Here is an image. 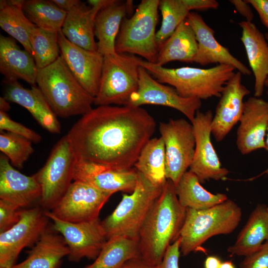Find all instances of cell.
Wrapping results in <instances>:
<instances>
[{
    "label": "cell",
    "instance_id": "obj_1",
    "mask_svg": "<svg viewBox=\"0 0 268 268\" xmlns=\"http://www.w3.org/2000/svg\"><path fill=\"white\" fill-rule=\"evenodd\" d=\"M155 128L154 118L140 107L99 106L82 116L67 136L78 160L129 170Z\"/></svg>",
    "mask_w": 268,
    "mask_h": 268
},
{
    "label": "cell",
    "instance_id": "obj_2",
    "mask_svg": "<svg viewBox=\"0 0 268 268\" xmlns=\"http://www.w3.org/2000/svg\"><path fill=\"white\" fill-rule=\"evenodd\" d=\"M186 214V208L178 201L175 185L167 179L140 229V258L159 266L168 247L179 238Z\"/></svg>",
    "mask_w": 268,
    "mask_h": 268
},
{
    "label": "cell",
    "instance_id": "obj_3",
    "mask_svg": "<svg viewBox=\"0 0 268 268\" xmlns=\"http://www.w3.org/2000/svg\"><path fill=\"white\" fill-rule=\"evenodd\" d=\"M139 64L157 81L173 87L182 97L201 100L220 98L235 69L227 65L205 69L189 67L167 68L140 58Z\"/></svg>",
    "mask_w": 268,
    "mask_h": 268
},
{
    "label": "cell",
    "instance_id": "obj_4",
    "mask_svg": "<svg viewBox=\"0 0 268 268\" xmlns=\"http://www.w3.org/2000/svg\"><path fill=\"white\" fill-rule=\"evenodd\" d=\"M36 84L57 116H83L93 109L94 97L78 82L61 56L38 69Z\"/></svg>",
    "mask_w": 268,
    "mask_h": 268
},
{
    "label": "cell",
    "instance_id": "obj_5",
    "mask_svg": "<svg viewBox=\"0 0 268 268\" xmlns=\"http://www.w3.org/2000/svg\"><path fill=\"white\" fill-rule=\"evenodd\" d=\"M241 208L232 200L201 210L186 208V218L180 233V252L183 256L202 249L208 239L232 233L242 218Z\"/></svg>",
    "mask_w": 268,
    "mask_h": 268
},
{
    "label": "cell",
    "instance_id": "obj_6",
    "mask_svg": "<svg viewBox=\"0 0 268 268\" xmlns=\"http://www.w3.org/2000/svg\"><path fill=\"white\" fill-rule=\"evenodd\" d=\"M163 187L153 185L138 172L134 191L123 195L113 212L101 221L107 240L115 237L138 239L140 229Z\"/></svg>",
    "mask_w": 268,
    "mask_h": 268
},
{
    "label": "cell",
    "instance_id": "obj_7",
    "mask_svg": "<svg viewBox=\"0 0 268 268\" xmlns=\"http://www.w3.org/2000/svg\"><path fill=\"white\" fill-rule=\"evenodd\" d=\"M159 3V0H142L134 14L124 18L116 41L117 53L137 55L149 63H156Z\"/></svg>",
    "mask_w": 268,
    "mask_h": 268
},
{
    "label": "cell",
    "instance_id": "obj_8",
    "mask_svg": "<svg viewBox=\"0 0 268 268\" xmlns=\"http://www.w3.org/2000/svg\"><path fill=\"white\" fill-rule=\"evenodd\" d=\"M139 58L129 54L104 56L99 86L94 104L127 105L138 88Z\"/></svg>",
    "mask_w": 268,
    "mask_h": 268
},
{
    "label": "cell",
    "instance_id": "obj_9",
    "mask_svg": "<svg viewBox=\"0 0 268 268\" xmlns=\"http://www.w3.org/2000/svg\"><path fill=\"white\" fill-rule=\"evenodd\" d=\"M77 159L67 135L55 145L43 167L35 175L40 185L43 209L51 210L73 181Z\"/></svg>",
    "mask_w": 268,
    "mask_h": 268
},
{
    "label": "cell",
    "instance_id": "obj_10",
    "mask_svg": "<svg viewBox=\"0 0 268 268\" xmlns=\"http://www.w3.org/2000/svg\"><path fill=\"white\" fill-rule=\"evenodd\" d=\"M165 149V175L176 186L192 163L196 146L193 125L184 119L160 122Z\"/></svg>",
    "mask_w": 268,
    "mask_h": 268
},
{
    "label": "cell",
    "instance_id": "obj_11",
    "mask_svg": "<svg viewBox=\"0 0 268 268\" xmlns=\"http://www.w3.org/2000/svg\"><path fill=\"white\" fill-rule=\"evenodd\" d=\"M49 218L40 207L21 210L18 222L0 233V268H11L21 251L32 247L49 226Z\"/></svg>",
    "mask_w": 268,
    "mask_h": 268
},
{
    "label": "cell",
    "instance_id": "obj_12",
    "mask_svg": "<svg viewBox=\"0 0 268 268\" xmlns=\"http://www.w3.org/2000/svg\"><path fill=\"white\" fill-rule=\"evenodd\" d=\"M45 213L52 227L64 238L69 250V262L78 263L84 258L95 260L108 240L99 219L82 222L62 220L50 210Z\"/></svg>",
    "mask_w": 268,
    "mask_h": 268
},
{
    "label": "cell",
    "instance_id": "obj_13",
    "mask_svg": "<svg viewBox=\"0 0 268 268\" xmlns=\"http://www.w3.org/2000/svg\"><path fill=\"white\" fill-rule=\"evenodd\" d=\"M112 195L87 183L73 181L50 211L59 218L70 222L96 220L99 219L102 208Z\"/></svg>",
    "mask_w": 268,
    "mask_h": 268
},
{
    "label": "cell",
    "instance_id": "obj_14",
    "mask_svg": "<svg viewBox=\"0 0 268 268\" xmlns=\"http://www.w3.org/2000/svg\"><path fill=\"white\" fill-rule=\"evenodd\" d=\"M201 104L200 99L182 97L173 87L159 82L140 66L137 90L132 95L127 105L140 107L154 105L170 107L182 113L192 123Z\"/></svg>",
    "mask_w": 268,
    "mask_h": 268
},
{
    "label": "cell",
    "instance_id": "obj_15",
    "mask_svg": "<svg viewBox=\"0 0 268 268\" xmlns=\"http://www.w3.org/2000/svg\"><path fill=\"white\" fill-rule=\"evenodd\" d=\"M213 116L210 110L205 112L198 111L192 123L196 146L189 171L197 176L201 184L210 179L223 180L229 172L222 166L211 140V123Z\"/></svg>",
    "mask_w": 268,
    "mask_h": 268
},
{
    "label": "cell",
    "instance_id": "obj_16",
    "mask_svg": "<svg viewBox=\"0 0 268 268\" xmlns=\"http://www.w3.org/2000/svg\"><path fill=\"white\" fill-rule=\"evenodd\" d=\"M60 56L78 82L91 96L98 92L104 56L97 51L80 47L68 40L62 31L58 33Z\"/></svg>",
    "mask_w": 268,
    "mask_h": 268
},
{
    "label": "cell",
    "instance_id": "obj_17",
    "mask_svg": "<svg viewBox=\"0 0 268 268\" xmlns=\"http://www.w3.org/2000/svg\"><path fill=\"white\" fill-rule=\"evenodd\" d=\"M242 75L238 71L235 73L221 92L211 123V134L217 142L227 136L243 114V100L250 91L242 83Z\"/></svg>",
    "mask_w": 268,
    "mask_h": 268
},
{
    "label": "cell",
    "instance_id": "obj_18",
    "mask_svg": "<svg viewBox=\"0 0 268 268\" xmlns=\"http://www.w3.org/2000/svg\"><path fill=\"white\" fill-rule=\"evenodd\" d=\"M136 169L119 170L89 161H77L73 181L83 182L112 195L121 191L132 193L136 184Z\"/></svg>",
    "mask_w": 268,
    "mask_h": 268
},
{
    "label": "cell",
    "instance_id": "obj_19",
    "mask_svg": "<svg viewBox=\"0 0 268 268\" xmlns=\"http://www.w3.org/2000/svg\"><path fill=\"white\" fill-rule=\"evenodd\" d=\"M185 20L192 28L198 42V50L194 63L202 66L211 64L227 65L238 69L242 74H251L250 69L216 40L214 31L200 15L190 12Z\"/></svg>",
    "mask_w": 268,
    "mask_h": 268
},
{
    "label": "cell",
    "instance_id": "obj_20",
    "mask_svg": "<svg viewBox=\"0 0 268 268\" xmlns=\"http://www.w3.org/2000/svg\"><path fill=\"white\" fill-rule=\"evenodd\" d=\"M237 129L236 145L243 155L265 149L268 125V101L250 97L244 102L243 114Z\"/></svg>",
    "mask_w": 268,
    "mask_h": 268
},
{
    "label": "cell",
    "instance_id": "obj_21",
    "mask_svg": "<svg viewBox=\"0 0 268 268\" xmlns=\"http://www.w3.org/2000/svg\"><path fill=\"white\" fill-rule=\"evenodd\" d=\"M113 0H88L90 7L80 1L67 12L61 31L72 43L85 50L97 51L95 19L99 11Z\"/></svg>",
    "mask_w": 268,
    "mask_h": 268
},
{
    "label": "cell",
    "instance_id": "obj_22",
    "mask_svg": "<svg viewBox=\"0 0 268 268\" xmlns=\"http://www.w3.org/2000/svg\"><path fill=\"white\" fill-rule=\"evenodd\" d=\"M40 185L35 175L26 176L16 170L4 154L0 156V199L19 208L25 207L39 201Z\"/></svg>",
    "mask_w": 268,
    "mask_h": 268
},
{
    "label": "cell",
    "instance_id": "obj_23",
    "mask_svg": "<svg viewBox=\"0 0 268 268\" xmlns=\"http://www.w3.org/2000/svg\"><path fill=\"white\" fill-rule=\"evenodd\" d=\"M4 98L25 108L34 119L46 130L59 134L61 126L42 92L38 87L30 89L22 86L18 81H6Z\"/></svg>",
    "mask_w": 268,
    "mask_h": 268
},
{
    "label": "cell",
    "instance_id": "obj_24",
    "mask_svg": "<svg viewBox=\"0 0 268 268\" xmlns=\"http://www.w3.org/2000/svg\"><path fill=\"white\" fill-rule=\"evenodd\" d=\"M0 71L5 81L23 80L35 86L38 68L32 55L21 49L14 39L0 35Z\"/></svg>",
    "mask_w": 268,
    "mask_h": 268
},
{
    "label": "cell",
    "instance_id": "obj_25",
    "mask_svg": "<svg viewBox=\"0 0 268 268\" xmlns=\"http://www.w3.org/2000/svg\"><path fill=\"white\" fill-rule=\"evenodd\" d=\"M69 250L63 237L49 226L27 251V257L11 268H60Z\"/></svg>",
    "mask_w": 268,
    "mask_h": 268
},
{
    "label": "cell",
    "instance_id": "obj_26",
    "mask_svg": "<svg viewBox=\"0 0 268 268\" xmlns=\"http://www.w3.org/2000/svg\"><path fill=\"white\" fill-rule=\"evenodd\" d=\"M238 24L242 29L241 40L255 77L254 96L261 97L268 77V41L253 22L242 21Z\"/></svg>",
    "mask_w": 268,
    "mask_h": 268
},
{
    "label": "cell",
    "instance_id": "obj_27",
    "mask_svg": "<svg viewBox=\"0 0 268 268\" xmlns=\"http://www.w3.org/2000/svg\"><path fill=\"white\" fill-rule=\"evenodd\" d=\"M132 0H113L97 13L95 19L97 52L101 55L116 53L115 43L122 22L132 7Z\"/></svg>",
    "mask_w": 268,
    "mask_h": 268
},
{
    "label": "cell",
    "instance_id": "obj_28",
    "mask_svg": "<svg viewBox=\"0 0 268 268\" xmlns=\"http://www.w3.org/2000/svg\"><path fill=\"white\" fill-rule=\"evenodd\" d=\"M268 241V210L264 204H258L239 232L234 244L227 249L231 255L248 256L256 252Z\"/></svg>",
    "mask_w": 268,
    "mask_h": 268
},
{
    "label": "cell",
    "instance_id": "obj_29",
    "mask_svg": "<svg viewBox=\"0 0 268 268\" xmlns=\"http://www.w3.org/2000/svg\"><path fill=\"white\" fill-rule=\"evenodd\" d=\"M197 50L198 42L195 34L185 20L159 48L155 64L163 66L176 61L193 63Z\"/></svg>",
    "mask_w": 268,
    "mask_h": 268
},
{
    "label": "cell",
    "instance_id": "obj_30",
    "mask_svg": "<svg viewBox=\"0 0 268 268\" xmlns=\"http://www.w3.org/2000/svg\"><path fill=\"white\" fill-rule=\"evenodd\" d=\"M175 187L178 201L186 208L204 209L228 199L224 194L208 192L202 186L197 176L189 170L184 174Z\"/></svg>",
    "mask_w": 268,
    "mask_h": 268
},
{
    "label": "cell",
    "instance_id": "obj_31",
    "mask_svg": "<svg viewBox=\"0 0 268 268\" xmlns=\"http://www.w3.org/2000/svg\"><path fill=\"white\" fill-rule=\"evenodd\" d=\"M24 1L0 0V27L32 55L29 32L35 25L29 20L23 10Z\"/></svg>",
    "mask_w": 268,
    "mask_h": 268
},
{
    "label": "cell",
    "instance_id": "obj_32",
    "mask_svg": "<svg viewBox=\"0 0 268 268\" xmlns=\"http://www.w3.org/2000/svg\"><path fill=\"white\" fill-rule=\"evenodd\" d=\"M165 149L162 138H151L141 150L134 168L151 184L163 187L167 181L165 175Z\"/></svg>",
    "mask_w": 268,
    "mask_h": 268
},
{
    "label": "cell",
    "instance_id": "obj_33",
    "mask_svg": "<svg viewBox=\"0 0 268 268\" xmlns=\"http://www.w3.org/2000/svg\"><path fill=\"white\" fill-rule=\"evenodd\" d=\"M136 257H140L138 239L115 237L108 239L94 262L83 268H121Z\"/></svg>",
    "mask_w": 268,
    "mask_h": 268
},
{
    "label": "cell",
    "instance_id": "obj_34",
    "mask_svg": "<svg viewBox=\"0 0 268 268\" xmlns=\"http://www.w3.org/2000/svg\"><path fill=\"white\" fill-rule=\"evenodd\" d=\"M23 10L29 20L37 27L49 31H61L67 12L52 0H24Z\"/></svg>",
    "mask_w": 268,
    "mask_h": 268
},
{
    "label": "cell",
    "instance_id": "obj_35",
    "mask_svg": "<svg viewBox=\"0 0 268 268\" xmlns=\"http://www.w3.org/2000/svg\"><path fill=\"white\" fill-rule=\"evenodd\" d=\"M58 33L47 31L36 26L29 32L32 56L38 69L44 68L60 56Z\"/></svg>",
    "mask_w": 268,
    "mask_h": 268
},
{
    "label": "cell",
    "instance_id": "obj_36",
    "mask_svg": "<svg viewBox=\"0 0 268 268\" xmlns=\"http://www.w3.org/2000/svg\"><path fill=\"white\" fill-rule=\"evenodd\" d=\"M162 19L156 32L158 49L172 35L190 12L184 0H160L159 3Z\"/></svg>",
    "mask_w": 268,
    "mask_h": 268
},
{
    "label": "cell",
    "instance_id": "obj_37",
    "mask_svg": "<svg viewBox=\"0 0 268 268\" xmlns=\"http://www.w3.org/2000/svg\"><path fill=\"white\" fill-rule=\"evenodd\" d=\"M32 142L22 136L0 131V150L17 168H22L33 153Z\"/></svg>",
    "mask_w": 268,
    "mask_h": 268
},
{
    "label": "cell",
    "instance_id": "obj_38",
    "mask_svg": "<svg viewBox=\"0 0 268 268\" xmlns=\"http://www.w3.org/2000/svg\"><path fill=\"white\" fill-rule=\"evenodd\" d=\"M0 129L22 136L34 143H38L42 140L38 133L12 120L6 112L2 111H0Z\"/></svg>",
    "mask_w": 268,
    "mask_h": 268
},
{
    "label": "cell",
    "instance_id": "obj_39",
    "mask_svg": "<svg viewBox=\"0 0 268 268\" xmlns=\"http://www.w3.org/2000/svg\"><path fill=\"white\" fill-rule=\"evenodd\" d=\"M21 210L16 205L0 199V233L7 230L18 222Z\"/></svg>",
    "mask_w": 268,
    "mask_h": 268
},
{
    "label": "cell",
    "instance_id": "obj_40",
    "mask_svg": "<svg viewBox=\"0 0 268 268\" xmlns=\"http://www.w3.org/2000/svg\"><path fill=\"white\" fill-rule=\"evenodd\" d=\"M240 268H268V241L256 252L245 257Z\"/></svg>",
    "mask_w": 268,
    "mask_h": 268
},
{
    "label": "cell",
    "instance_id": "obj_41",
    "mask_svg": "<svg viewBox=\"0 0 268 268\" xmlns=\"http://www.w3.org/2000/svg\"><path fill=\"white\" fill-rule=\"evenodd\" d=\"M180 238L167 248L159 268H179V261L181 254Z\"/></svg>",
    "mask_w": 268,
    "mask_h": 268
},
{
    "label": "cell",
    "instance_id": "obj_42",
    "mask_svg": "<svg viewBox=\"0 0 268 268\" xmlns=\"http://www.w3.org/2000/svg\"><path fill=\"white\" fill-rule=\"evenodd\" d=\"M190 11L192 10H206L216 9L219 3L215 0H184Z\"/></svg>",
    "mask_w": 268,
    "mask_h": 268
},
{
    "label": "cell",
    "instance_id": "obj_43",
    "mask_svg": "<svg viewBox=\"0 0 268 268\" xmlns=\"http://www.w3.org/2000/svg\"><path fill=\"white\" fill-rule=\"evenodd\" d=\"M258 12L262 23L268 29V0H246Z\"/></svg>",
    "mask_w": 268,
    "mask_h": 268
},
{
    "label": "cell",
    "instance_id": "obj_44",
    "mask_svg": "<svg viewBox=\"0 0 268 268\" xmlns=\"http://www.w3.org/2000/svg\"><path fill=\"white\" fill-rule=\"evenodd\" d=\"M230 2L234 6L236 10L246 19V21L252 22L254 14L250 4L246 0H230Z\"/></svg>",
    "mask_w": 268,
    "mask_h": 268
},
{
    "label": "cell",
    "instance_id": "obj_45",
    "mask_svg": "<svg viewBox=\"0 0 268 268\" xmlns=\"http://www.w3.org/2000/svg\"><path fill=\"white\" fill-rule=\"evenodd\" d=\"M121 268H159V267L150 265L141 258L136 257L126 262Z\"/></svg>",
    "mask_w": 268,
    "mask_h": 268
},
{
    "label": "cell",
    "instance_id": "obj_46",
    "mask_svg": "<svg viewBox=\"0 0 268 268\" xmlns=\"http://www.w3.org/2000/svg\"><path fill=\"white\" fill-rule=\"evenodd\" d=\"M60 8L67 12L81 1L78 0H52Z\"/></svg>",
    "mask_w": 268,
    "mask_h": 268
},
{
    "label": "cell",
    "instance_id": "obj_47",
    "mask_svg": "<svg viewBox=\"0 0 268 268\" xmlns=\"http://www.w3.org/2000/svg\"><path fill=\"white\" fill-rule=\"evenodd\" d=\"M221 262L219 258L215 256L207 257L204 263V268H219Z\"/></svg>",
    "mask_w": 268,
    "mask_h": 268
},
{
    "label": "cell",
    "instance_id": "obj_48",
    "mask_svg": "<svg viewBox=\"0 0 268 268\" xmlns=\"http://www.w3.org/2000/svg\"><path fill=\"white\" fill-rule=\"evenodd\" d=\"M8 101L4 97L0 98V111L6 112L10 109Z\"/></svg>",
    "mask_w": 268,
    "mask_h": 268
},
{
    "label": "cell",
    "instance_id": "obj_49",
    "mask_svg": "<svg viewBox=\"0 0 268 268\" xmlns=\"http://www.w3.org/2000/svg\"><path fill=\"white\" fill-rule=\"evenodd\" d=\"M219 268H235V267L231 261H229L222 262Z\"/></svg>",
    "mask_w": 268,
    "mask_h": 268
},
{
    "label": "cell",
    "instance_id": "obj_50",
    "mask_svg": "<svg viewBox=\"0 0 268 268\" xmlns=\"http://www.w3.org/2000/svg\"><path fill=\"white\" fill-rule=\"evenodd\" d=\"M267 137H266V139L265 140V146H266L265 149L268 151V125L267 127Z\"/></svg>",
    "mask_w": 268,
    "mask_h": 268
},
{
    "label": "cell",
    "instance_id": "obj_51",
    "mask_svg": "<svg viewBox=\"0 0 268 268\" xmlns=\"http://www.w3.org/2000/svg\"><path fill=\"white\" fill-rule=\"evenodd\" d=\"M265 37H266V38L267 41L268 42V32L266 34ZM265 86H266L268 88L267 94L268 95V77L267 79H266V80L265 81Z\"/></svg>",
    "mask_w": 268,
    "mask_h": 268
},
{
    "label": "cell",
    "instance_id": "obj_52",
    "mask_svg": "<svg viewBox=\"0 0 268 268\" xmlns=\"http://www.w3.org/2000/svg\"><path fill=\"white\" fill-rule=\"evenodd\" d=\"M267 209H268V205L267 206Z\"/></svg>",
    "mask_w": 268,
    "mask_h": 268
},
{
    "label": "cell",
    "instance_id": "obj_53",
    "mask_svg": "<svg viewBox=\"0 0 268 268\" xmlns=\"http://www.w3.org/2000/svg\"></svg>",
    "mask_w": 268,
    "mask_h": 268
}]
</instances>
